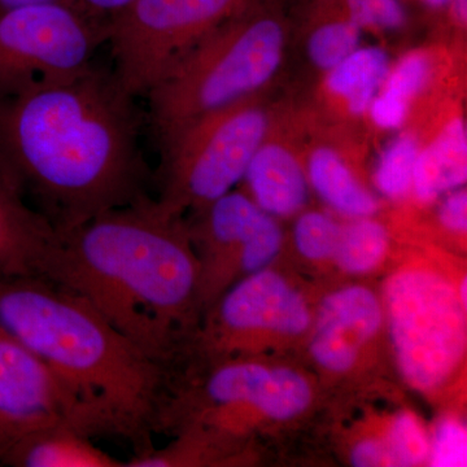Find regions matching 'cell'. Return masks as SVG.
<instances>
[{
    "label": "cell",
    "mask_w": 467,
    "mask_h": 467,
    "mask_svg": "<svg viewBox=\"0 0 467 467\" xmlns=\"http://www.w3.org/2000/svg\"><path fill=\"white\" fill-rule=\"evenodd\" d=\"M422 147V135L418 129L401 131L387 144L378 160L374 182L377 189L389 199H401L411 192L414 169Z\"/></svg>",
    "instance_id": "23"
},
{
    "label": "cell",
    "mask_w": 467,
    "mask_h": 467,
    "mask_svg": "<svg viewBox=\"0 0 467 467\" xmlns=\"http://www.w3.org/2000/svg\"><path fill=\"white\" fill-rule=\"evenodd\" d=\"M431 465L436 467L466 466L467 438L465 427L454 420H444L436 430L430 445Z\"/></svg>",
    "instance_id": "28"
},
{
    "label": "cell",
    "mask_w": 467,
    "mask_h": 467,
    "mask_svg": "<svg viewBox=\"0 0 467 467\" xmlns=\"http://www.w3.org/2000/svg\"><path fill=\"white\" fill-rule=\"evenodd\" d=\"M350 461L358 467L389 466L386 445L379 441L358 442L350 454Z\"/></svg>",
    "instance_id": "31"
},
{
    "label": "cell",
    "mask_w": 467,
    "mask_h": 467,
    "mask_svg": "<svg viewBox=\"0 0 467 467\" xmlns=\"http://www.w3.org/2000/svg\"><path fill=\"white\" fill-rule=\"evenodd\" d=\"M346 135L318 130L313 110L306 112L303 160L306 177L319 198L337 213L352 220L371 217L378 211V202L353 171L348 150L356 143Z\"/></svg>",
    "instance_id": "13"
},
{
    "label": "cell",
    "mask_w": 467,
    "mask_h": 467,
    "mask_svg": "<svg viewBox=\"0 0 467 467\" xmlns=\"http://www.w3.org/2000/svg\"><path fill=\"white\" fill-rule=\"evenodd\" d=\"M57 236L0 167V275H38Z\"/></svg>",
    "instance_id": "17"
},
{
    "label": "cell",
    "mask_w": 467,
    "mask_h": 467,
    "mask_svg": "<svg viewBox=\"0 0 467 467\" xmlns=\"http://www.w3.org/2000/svg\"><path fill=\"white\" fill-rule=\"evenodd\" d=\"M382 308L373 291L350 285L326 296L318 309L310 350L327 370L348 371L359 349L382 325Z\"/></svg>",
    "instance_id": "12"
},
{
    "label": "cell",
    "mask_w": 467,
    "mask_h": 467,
    "mask_svg": "<svg viewBox=\"0 0 467 467\" xmlns=\"http://www.w3.org/2000/svg\"><path fill=\"white\" fill-rule=\"evenodd\" d=\"M303 121L304 112L279 109L244 175L252 201L270 216L290 217L308 201Z\"/></svg>",
    "instance_id": "10"
},
{
    "label": "cell",
    "mask_w": 467,
    "mask_h": 467,
    "mask_svg": "<svg viewBox=\"0 0 467 467\" xmlns=\"http://www.w3.org/2000/svg\"><path fill=\"white\" fill-rule=\"evenodd\" d=\"M423 5H426L427 7L431 9H442L448 8L450 5L451 0H420Z\"/></svg>",
    "instance_id": "35"
},
{
    "label": "cell",
    "mask_w": 467,
    "mask_h": 467,
    "mask_svg": "<svg viewBox=\"0 0 467 467\" xmlns=\"http://www.w3.org/2000/svg\"><path fill=\"white\" fill-rule=\"evenodd\" d=\"M202 221L196 229L199 241L208 245L209 263L238 261L239 250L260 226L266 212L250 196L230 192L201 209Z\"/></svg>",
    "instance_id": "20"
},
{
    "label": "cell",
    "mask_w": 467,
    "mask_h": 467,
    "mask_svg": "<svg viewBox=\"0 0 467 467\" xmlns=\"http://www.w3.org/2000/svg\"><path fill=\"white\" fill-rule=\"evenodd\" d=\"M451 11V21L460 29H466L467 23V0H451L448 5Z\"/></svg>",
    "instance_id": "33"
},
{
    "label": "cell",
    "mask_w": 467,
    "mask_h": 467,
    "mask_svg": "<svg viewBox=\"0 0 467 467\" xmlns=\"http://www.w3.org/2000/svg\"><path fill=\"white\" fill-rule=\"evenodd\" d=\"M342 226L328 214L318 211L306 212L294 227V242L297 251L309 260L334 257Z\"/></svg>",
    "instance_id": "25"
},
{
    "label": "cell",
    "mask_w": 467,
    "mask_h": 467,
    "mask_svg": "<svg viewBox=\"0 0 467 467\" xmlns=\"http://www.w3.org/2000/svg\"><path fill=\"white\" fill-rule=\"evenodd\" d=\"M282 245V232L270 214L261 221L260 226L239 250L238 263L245 272H259L275 259Z\"/></svg>",
    "instance_id": "27"
},
{
    "label": "cell",
    "mask_w": 467,
    "mask_h": 467,
    "mask_svg": "<svg viewBox=\"0 0 467 467\" xmlns=\"http://www.w3.org/2000/svg\"><path fill=\"white\" fill-rule=\"evenodd\" d=\"M38 275L84 297L167 368L201 281L186 227L152 198L57 235Z\"/></svg>",
    "instance_id": "2"
},
{
    "label": "cell",
    "mask_w": 467,
    "mask_h": 467,
    "mask_svg": "<svg viewBox=\"0 0 467 467\" xmlns=\"http://www.w3.org/2000/svg\"><path fill=\"white\" fill-rule=\"evenodd\" d=\"M252 2L135 0L106 27L113 75L131 97H147L205 36Z\"/></svg>",
    "instance_id": "7"
},
{
    "label": "cell",
    "mask_w": 467,
    "mask_h": 467,
    "mask_svg": "<svg viewBox=\"0 0 467 467\" xmlns=\"http://www.w3.org/2000/svg\"><path fill=\"white\" fill-rule=\"evenodd\" d=\"M389 245L386 227L370 217L353 218L342 227L334 257L344 272L362 275L376 269Z\"/></svg>",
    "instance_id": "22"
},
{
    "label": "cell",
    "mask_w": 467,
    "mask_h": 467,
    "mask_svg": "<svg viewBox=\"0 0 467 467\" xmlns=\"http://www.w3.org/2000/svg\"><path fill=\"white\" fill-rule=\"evenodd\" d=\"M264 97L209 113L160 146L162 164L155 202L165 213L180 217L184 208L207 207L244 180L279 109Z\"/></svg>",
    "instance_id": "5"
},
{
    "label": "cell",
    "mask_w": 467,
    "mask_h": 467,
    "mask_svg": "<svg viewBox=\"0 0 467 467\" xmlns=\"http://www.w3.org/2000/svg\"><path fill=\"white\" fill-rule=\"evenodd\" d=\"M91 436L67 423H47L33 427L18 436L2 466L11 467H122L91 441Z\"/></svg>",
    "instance_id": "19"
},
{
    "label": "cell",
    "mask_w": 467,
    "mask_h": 467,
    "mask_svg": "<svg viewBox=\"0 0 467 467\" xmlns=\"http://www.w3.org/2000/svg\"><path fill=\"white\" fill-rule=\"evenodd\" d=\"M450 195L439 208V221L441 226L451 233L466 234L467 230V193L465 189L448 192Z\"/></svg>",
    "instance_id": "30"
},
{
    "label": "cell",
    "mask_w": 467,
    "mask_h": 467,
    "mask_svg": "<svg viewBox=\"0 0 467 467\" xmlns=\"http://www.w3.org/2000/svg\"><path fill=\"white\" fill-rule=\"evenodd\" d=\"M0 416L36 427L67 423L109 436L99 418L39 356L0 327Z\"/></svg>",
    "instance_id": "9"
},
{
    "label": "cell",
    "mask_w": 467,
    "mask_h": 467,
    "mask_svg": "<svg viewBox=\"0 0 467 467\" xmlns=\"http://www.w3.org/2000/svg\"><path fill=\"white\" fill-rule=\"evenodd\" d=\"M106 29L64 3L0 12V97L94 66Z\"/></svg>",
    "instance_id": "8"
},
{
    "label": "cell",
    "mask_w": 467,
    "mask_h": 467,
    "mask_svg": "<svg viewBox=\"0 0 467 467\" xmlns=\"http://www.w3.org/2000/svg\"><path fill=\"white\" fill-rule=\"evenodd\" d=\"M467 278L466 276H463L462 282H461L460 285V290L457 291V294H459V297L461 300V303L463 304V306H467Z\"/></svg>",
    "instance_id": "36"
},
{
    "label": "cell",
    "mask_w": 467,
    "mask_h": 467,
    "mask_svg": "<svg viewBox=\"0 0 467 467\" xmlns=\"http://www.w3.org/2000/svg\"><path fill=\"white\" fill-rule=\"evenodd\" d=\"M0 327L39 356L134 456L153 450L168 368L84 297L41 275H0Z\"/></svg>",
    "instance_id": "3"
},
{
    "label": "cell",
    "mask_w": 467,
    "mask_h": 467,
    "mask_svg": "<svg viewBox=\"0 0 467 467\" xmlns=\"http://www.w3.org/2000/svg\"><path fill=\"white\" fill-rule=\"evenodd\" d=\"M223 389L227 400L250 404L276 420L299 416L312 399L308 382L296 371L251 362L230 365L223 374Z\"/></svg>",
    "instance_id": "18"
},
{
    "label": "cell",
    "mask_w": 467,
    "mask_h": 467,
    "mask_svg": "<svg viewBox=\"0 0 467 467\" xmlns=\"http://www.w3.org/2000/svg\"><path fill=\"white\" fill-rule=\"evenodd\" d=\"M447 58L439 48L422 47L407 52L392 64L389 76L378 91L368 116L379 130H398L410 119L420 98L431 94L441 82Z\"/></svg>",
    "instance_id": "16"
},
{
    "label": "cell",
    "mask_w": 467,
    "mask_h": 467,
    "mask_svg": "<svg viewBox=\"0 0 467 467\" xmlns=\"http://www.w3.org/2000/svg\"><path fill=\"white\" fill-rule=\"evenodd\" d=\"M442 107L425 128L418 129L422 135V147L414 169L411 192L425 204L466 183L465 117L453 101H445Z\"/></svg>",
    "instance_id": "14"
},
{
    "label": "cell",
    "mask_w": 467,
    "mask_h": 467,
    "mask_svg": "<svg viewBox=\"0 0 467 467\" xmlns=\"http://www.w3.org/2000/svg\"><path fill=\"white\" fill-rule=\"evenodd\" d=\"M386 308L402 378L420 391L441 387L466 350V306L453 285L431 270H402L386 285Z\"/></svg>",
    "instance_id": "6"
},
{
    "label": "cell",
    "mask_w": 467,
    "mask_h": 467,
    "mask_svg": "<svg viewBox=\"0 0 467 467\" xmlns=\"http://www.w3.org/2000/svg\"><path fill=\"white\" fill-rule=\"evenodd\" d=\"M290 38L278 0H254L205 36L147 94L159 147L209 113L265 94L281 73Z\"/></svg>",
    "instance_id": "4"
},
{
    "label": "cell",
    "mask_w": 467,
    "mask_h": 467,
    "mask_svg": "<svg viewBox=\"0 0 467 467\" xmlns=\"http://www.w3.org/2000/svg\"><path fill=\"white\" fill-rule=\"evenodd\" d=\"M220 330L229 337L254 330L303 334L310 325L306 300L281 275L259 270L235 285L218 306Z\"/></svg>",
    "instance_id": "11"
},
{
    "label": "cell",
    "mask_w": 467,
    "mask_h": 467,
    "mask_svg": "<svg viewBox=\"0 0 467 467\" xmlns=\"http://www.w3.org/2000/svg\"><path fill=\"white\" fill-rule=\"evenodd\" d=\"M389 466H416L430 456V442L417 418L402 413L392 423L384 441Z\"/></svg>",
    "instance_id": "26"
},
{
    "label": "cell",
    "mask_w": 467,
    "mask_h": 467,
    "mask_svg": "<svg viewBox=\"0 0 467 467\" xmlns=\"http://www.w3.org/2000/svg\"><path fill=\"white\" fill-rule=\"evenodd\" d=\"M134 99L97 64L0 97V167L57 235L150 198Z\"/></svg>",
    "instance_id": "1"
},
{
    "label": "cell",
    "mask_w": 467,
    "mask_h": 467,
    "mask_svg": "<svg viewBox=\"0 0 467 467\" xmlns=\"http://www.w3.org/2000/svg\"><path fill=\"white\" fill-rule=\"evenodd\" d=\"M29 429L33 427L24 425L11 418L0 416V463L12 444L17 441L18 436L23 435Z\"/></svg>",
    "instance_id": "32"
},
{
    "label": "cell",
    "mask_w": 467,
    "mask_h": 467,
    "mask_svg": "<svg viewBox=\"0 0 467 467\" xmlns=\"http://www.w3.org/2000/svg\"><path fill=\"white\" fill-rule=\"evenodd\" d=\"M304 27V51L318 72L333 69L358 50L364 30L340 15L310 9Z\"/></svg>",
    "instance_id": "21"
},
{
    "label": "cell",
    "mask_w": 467,
    "mask_h": 467,
    "mask_svg": "<svg viewBox=\"0 0 467 467\" xmlns=\"http://www.w3.org/2000/svg\"><path fill=\"white\" fill-rule=\"evenodd\" d=\"M391 66V58L384 48L359 46L342 63L326 72L318 88L326 119L333 124H348L367 117Z\"/></svg>",
    "instance_id": "15"
},
{
    "label": "cell",
    "mask_w": 467,
    "mask_h": 467,
    "mask_svg": "<svg viewBox=\"0 0 467 467\" xmlns=\"http://www.w3.org/2000/svg\"><path fill=\"white\" fill-rule=\"evenodd\" d=\"M45 3H64V5H70V0H0V12L26 7V5H45Z\"/></svg>",
    "instance_id": "34"
},
{
    "label": "cell",
    "mask_w": 467,
    "mask_h": 467,
    "mask_svg": "<svg viewBox=\"0 0 467 467\" xmlns=\"http://www.w3.org/2000/svg\"><path fill=\"white\" fill-rule=\"evenodd\" d=\"M135 0H70V5L92 23L106 29L110 21L126 11Z\"/></svg>",
    "instance_id": "29"
},
{
    "label": "cell",
    "mask_w": 467,
    "mask_h": 467,
    "mask_svg": "<svg viewBox=\"0 0 467 467\" xmlns=\"http://www.w3.org/2000/svg\"><path fill=\"white\" fill-rule=\"evenodd\" d=\"M310 9L340 15L373 32H395L407 24V12L399 0H315Z\"/></svg>",
    "instance_id": "24"
}]
</instances>
